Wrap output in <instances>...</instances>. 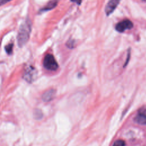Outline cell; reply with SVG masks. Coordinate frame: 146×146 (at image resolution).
<instances>
[{
    "label": "cell",
    "instance_id": "15",
    "mask_svg": "<svg viewBox=\"0 0 146 146\" xmlns=\"http://www.w3.org/2000/svg\"><path fill=\"white\" fill-rule=\"evenodd\" d=\"M143 1H144V2H146V0H142Z\"/></svg>",
    "mask_w": 146,
    "mask_h": 146
},
{
    "label": "cell",
    "instance_id": "2",
    "mask_svg": "<svg viewBox=\"0 0 146 146\" xmlns=\"http://www.w3.org/2000/svg\"><path fill=\"white\" fill-rule=\"evenodd\" d=\"M43 64L45 68L50 71H55L58 68V64L54 56L50 54H47L43 61Z\"/></svg>",
    "mask_w": 146,
    "mask_h": 146
},
{
    "label": "cell",
    "instance_id": "7",
    "mask_svg": "<svg viewBox=\"0 0 146 146\" xmlns=\"http://www.w3.org/2000/svg\"><path fill=\"white\" fill-rule=\"evenodd\" d=\"M56 91L54 89H49L47 91H46L42 96V99L43 102H48L51 100H52L55 95Z\"/></svg>",
    "mask_w": 146,
    "mask_h": 146
},
{
    "label": "cell",
    "instance_id": "14",
    "mask_svg": "<svg viewBox=\"0 0 146 146\" xmlns=\"http://www.w3.org/2000/svg\"><path fill=\"white\" fill-rule=\"evenodd\" d=\"M72 2H75V3H77L78 5H80V3H81V2H82V0H71Z\"/></svg>",
    "mask_w": 146,
    "mask_h": 146
},
{
    "label": "cell",
    "instance_id": "8",
    "mask_svg": "<svg viewBox=\"0 0 146 146\" xmlns=\"http://www.w3.org/2000/svg\"><path fill=\"white\" fill-rule=\"evenodd\" d=\"M58 2H59V0H51L43 9H42L40 11H46L54 9L57 5Z\"/></svg>",
    "mask_w": 146,
    "mask_h": 146
},
{
    "label": "cell",
    "instance_id": "6",
    "mask_svg": "<svg viewBox=\"0 0 146 146\" xmlns=\"http://www.w3.org/2000/svg\"><path fill=\"white\" fill-rule=\"evenodd\" d=\"M120 0H110L105 7V13L107 16H109L115 10L119 5Z\"/></svg>",
    "mask_w": 146,
    "mask_h": 146
},
{
    "label": "cell",
    "instance_id": "10",
    "mask_svg": "<svg viewBox=\"0 0 146 146\" xmlns=\"http://www.w3.org/2000/svg\"><path fill=\"white\" fill-rule=\"evenodd\" d=\"M34 116L36 119H39L42 118V113L40 110H36L35 112H34Z\"/></svg>",
    "mask_w": 146,
    "mask_h": 146
},
{
    "label": "cell",
    "instance_id": "1",
    "mask_svg": "<svg viewBox=\"0 0 146 146\" xmlns=\"http://www.w3.org/2000/svg\"><path fill=\"white\" fill-rule=\"evenodd\" d=\"M31 29V22L29 20H26L20 26L17 36L18 44L19 47L23 46L29 40Z\"/></svg>",
    "mask_w": 146,
    "mask_h": 146
},
{
    "label": "cell",
    "instance_id": "3",
    "mask_svg": "<svg viewBox=\"0 0 146 146\" xmlns=\"http://www.w3.org/2000/svg\"><path fill=\"white\" fill-rule=\"evenodd\" d=\"M37 71L35 67L31 66H29L26 67L24 74L23 75V78L28 83H33L36 78Z\"/></svg>",
    "mask_w": 146,
    "mask_h": 146
},
{
    "label": "cell",
    "instance_id": "9",
    "mask_svg": "<svg viewBox=\"0 0 146 146\" xmlns=\"http://www.w3.org/2000/svg\"><path fill=\"white\" fill-rule=\"evenodd\" d=\"M112 146H125V142L123 140H117L113 143Z\"/></svg>",
    "mask_w": 146,
    "mask_h": 146
},
{
    "label": "cell",
    "instance_id": "13",
    "mask_svg": "<svg viewBox=\"0 0 146 146\" xmlns=\"http://www.w3.org/2000/svg\"><path fill=\"white\" fill-rule=\"evenodd\" d=\"M11 1V0H0V6L4 5V4L7 3V2H9Z\"/></svg>",
    "mask_w": 146,
    "mask_h": 146
},
{
    "label": "cell",
    "instance_id": "4",
    "mask_svg": "<svg viewBox=\"0 0 146 146\" xmlns=\"http://www.w3.org/2000/svg\"><path fill=\"white\" fill-rule=\"evenodd\" d=\"M135 120L140 124L146 125V106L141 107L138 110L135 117Z\"/></svg>",
    "mask_w": 146,
    "mask_h": 146
},
{
    "label": "cell",
    "instance_id": "12",
    "mask_svg": "<svg viewBox=\"0 0 146 146\" xmlns=\"http://www.w3.org/2000/svg\"><path fill=\"white\" fill-rule=\"evenodd\" d=\"M73 42H74V41H73L72 40H70L69 41L67 42V46L68 47H70V48H72V47H74V46H73V44H74Z\"/></svg>",
    "mask_w": 146,
    "mask_h": 146
},
{
    "label": "cell",
    "instance_id": "11",
    "mask_svg": "<svg viewBox=\"0 0 146 146\" xmlns=\"http://www.w3.org/2000/svg\"><path fill=\"white\" fill-rule=\"evenodd\" d=\"M13 44H9L7 46H6L5 49H6V52L8 54H11V53L12 50H13Z\"/></svg>",
    "mask_w": 146,
    "mask_h": 146
},
{
    "label": "cell",
    "instance_id": "5",
    "mask_svg": "<svg viewBox=\"0 0 146 146\" xmlns=\"http://www.w3.org/2000/svg\"><path fill=\"white\" fill-rule=\"evenodd\" d=\"M133 27L132 22L129 19H124L116 24L115 29L120 33H123L127 30H130Z\"/></svg>",
    "mask_w": 146,
    "mask_h": 146
}]
</instances>
